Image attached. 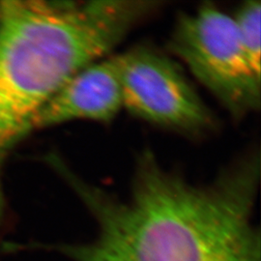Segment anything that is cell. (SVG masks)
I'll use <instances>...</instances> for the list:
<instances>
[{
    "label": "cell",
    "mask_w": 261,
    "mask_h": 261,
    "mask_svg": "<svg viewBox=\"0 0 261 261\" xmlns=\"http://www.w3.org/2000/svg\"><path fill=\"white\" fill-rule=\"evenodd\" d=\"M93 217L89 242L34 245L73 261H261L252 215L260 183L259 151L196 185L164 168L150 150L138 157L130 195L118 198L63 161H47Z\"/></svg>",
    "instance_id": "6da1fadb"
},
{
    "label": "cell",
    "mask_w": 261,
    "mask_h": 261,
    "mask_svg": "<svg viewBox=\"0 0 261 261\" xmlns=\"http://www.w3.org/2000/svg\"><path fill=\"white\" fill-rule=\"evenodd\" d=\"M140 0L0 3V197L2 167L39 112L73 77L103 59L146 19Z\"/></svg>",
    "instance_id": "7a4b0ae2"
},
{
    "label": "cell",
    "mask_w": 261,
    "mask_h": 261,
    "mask_svg": "<svg viewBox=\"0 0 261 261\" xmlns=\"http://www.w3.org/2000/svg\"><path fill=\"white\" fill-rule=\"evenodd\" d=\"M168 48L232 117L259 110L261 75L244 53L231 16L207 3L181 15Z\"/></svg>",
    "instance_id": "3957f363"
},
{
    "label": "cell",
    "mask_w": 261,
    "mask_h": 261,
    "mask_svg": "<svg viewBox=\"0 0 261 261\" xmlns=\"http://www.w3.org/2000/svg\"><path fill=\"white\" fill-rule=\"evenodd\" d=\"M116 56L123 108L144 121L198 134L214 126L205 103L168 57L140 46Z\"/></svg>",
    "instance_id": "277c9868"
},
{
    "label": "cell",
    "mask_w": 261,
    "mask_h": 261,
    "mask_svg": "<svg viewBox=\"0 0 261 261\" xmlns=\"http://www.w3.org/2000/svg\"><path fill=\"white\" fill-rule=\"evenodd\" d=\"M123 109L116 56L98 60L71 77L47 102L32 130L74 120L110 122Z\"/></svg>",
    "instance_id": "5b68a950"
},
{
    "label": "cell",
    "mask_w": 261,
    "mask_h": 261,
    "mask_svg": "<svg viewBox=\"0 0 261 261\" xmlns=\"http://www.w3.org/2000/svg\"><path fill=\"white\" fill-rule=\"evenodd\" d=\"M243 50L252 68L261 75V3L246 1L233 17Z\"/></svg>",
    "instance_id": "8992f818"
}]
</instances>
